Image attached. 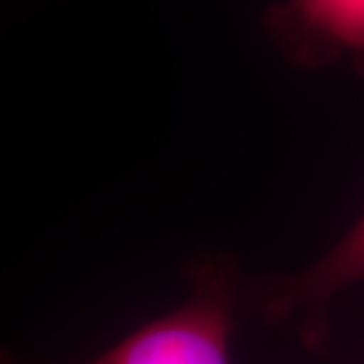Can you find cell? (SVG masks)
<instances>
[{
	"mask_svg": "<svg viewBox=\"0 0 364 364\" xmlns=\"http://www.w3.org/2000/svg\"><path fill=\"white\" fill-rule=\"evenodd\" d=\"M191 291L176 308L144 322L112 348L81 364H233V336L245 314V282L231 257L188 269ZM0 364H31L0 350Z\"/></svg>",
	"mask_w": 364,
	"mask_h": 364,
	"instance_id": "6da1fadb",
	"label": "cell"
},
{
	"mask_svg": "<svg viewBox=\"0 0 364 364\" xmlns=\"http://www.w3.org/2000/svg\"><path fill=\"white\" fill-rule=\"evenodd\" d=\"M364 282V215L320 259L296 273L267 275L245 286V312L265 324L296 322L299 342L312 352L330 342L334 299Z\"/></svg>",
	"mask_w": 364,
	"mask_h": 364,
	"instance_id": "7a4b0ae2",
	"label": "cell"
},
{
	"mask_svg": "<svg viewBox=\"0 0 364 364\" xmlns=\"http://www.w3.org/2000/svg\"><path fill=\"white\" fill-rule=\"evenodd\" d=\"M263 31L289 65L344 63L364 77V0H277L263 13Z\"/></svg>",
	"mask_w": 364,
	"mask_h": 364,
	"instance_id": "3957f363",
	"label": "cell"
}]
</instances>
